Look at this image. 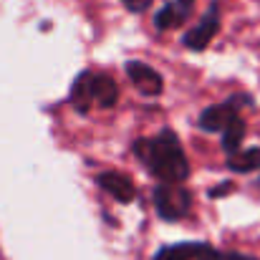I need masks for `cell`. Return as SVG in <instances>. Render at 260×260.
Listing matches in <instances>:
<instances>
[{
  "label": "cell",
  "instance_id": "obj_1",
  "mask_svg": "<svg viewBox=\"0 0 260 260\" xmlns=\"http://www.w3.org/2000/svg\"><path fill=\"white\" fill-rule=\"evenodd\" d=\"M134 154L142 159V165L157 177L162 184H182L189 177V162L179 144V137L172 129H162L157 137L137 139Z\"/></svg>",
  "mask_w": 260,
  "mask_h": 260
},
{
  "label": "cell",
  "instance_id": "obj_2",
  "mask_svg": "<svg viewBox=\"0 0 260 260\" xmlns=\"http://www.w3.org/2000/svg\"><path fill=\"white\" fill-rule=\"evenodd\" d=\"M154 207H157V215L167 222L182 220L189 215L192 194L182 184H159L154 189Z\"/></svg>",
  "mask_w": 260,
  "mask_h": 260
},
{
  "label": "cell",
  "instance_id": "obj_3",
  "mask_svg": "<svg viewBox=\"0 0 260 260\" xmlns=\"http://www.w3.org/2000/svg\"><path fill=\"white\" fill-rule=\"evenodd\" d=\"M217 28H220V8H217V3H212L210 10L202 15V20L182 36V43L189 51H205L210 46V41L217 36Z\"/></svg>",
  "mask_w": 260,
  "mask_h": 260
},
{
  "label": "cell",
  "instance_id": "obj_4",
  "mask_svg": "<svg viewBox=\"0 0 260 260\" xmlns=\"http://www.w3.org/2000/svg\"><path fill=\"white\" fill-rule=\"evenodd\" d=\"M126 76L132 79L134 86L139 88L142 93H147V96H159L162 93V76L152 66L142 63V61H129L126 63Z\"/></svg>",
  "mask_w": 260,
  "mask_h": 260
},
{
  "label": "cell",
  "instance_id": "obj_5",
  "mask_svg": "<svg viewBox=\"0 0 260 260\" xmlns=\"http://www.w3.org/2000/svg\"><path fill=\"white\" fill-rule=\"evenodd\" d=\"M192 3L194 0H165L162 10H157V15H154V28L170 30V28L182 25L192 13Z\"/></svg>",
  "mask_w": 260,
  "mask_h": 260
},
{
  "label": "cell",
  "instance_id": "obj_6",
  "mask_svg": "<svg viewBox=\"0 0 260 260\" xmlns=\"http://www.w3.org/2000/svg\"><path fill=\"white\" fill-rule=\"evenodd\" d=\"M99 187L104 192H109L116 202H132L134 194H137V187L132 184V179L121 172H101L96 177Z\"/></svg>",
  "mask_w": 260,
  "mask_h": 260
},
{
  "label": "cell",
  "instance_id": "obj_7",
  "mask_svg": "<svg viewBox=\"0 0 260 260\" xmlns=\"http://www.w3.org/2000/svg\"><path fill=\"white\" fill-rule=\"evenodd\" d=\"M235 116H240V114H238V109L230 106V104L207 106V109L200 114V129L207 132V134H212V132H220V134H222V129H225Z\"/></svg>",
  "mask_w": 260,
  "mask_h": 260
},
{
  "label": "cell",
  "instance_id": "obj_8",
  "mask_svg": "<svg viewBox=\"0 0 260 260\" xmlns=\"http://www.w3.org/2000/svg\"><path fill=\"white\" fill-rule=\"evenodd\" d=\"M91 81H93V74L91 71H84V74H79L76 76V81H74V86H71V93H69V101L81 111V114H86L88 106L93 104V91H91Z\"/></svg>",
  "mask_w": 260,
  "mask_h": 260
},
{
  "label": "cell",
  "instance_id": "obj_9",
  "mask_svg": "<svg viewBox=\"0 0 260 260\" xmlns=\"http://www.w3.org/2000/svg\"><path fill=\"white\" fill-rule=\"evenodd\" d=\"M91 91H93V101L101 109H111L116 104V99H119V88L111 81V76H106V74H93Z\"/></svg>",
  "mask_w": 260,
  "mask_h": 260
},
{
  "label": "cell",
  "instance_id": "obj_10",
  "mask_svg": "<svg viewBox=\"0 0 260 260\" xmlns=\"http://www.w3.org/2000/svg\"><path fill=\"white\" fill-rule=\"evenodd\" d=\"M202 243H177V245H167L162 248L154 260H200L202 255Z\"/></svg>",
  "mask_w": 260,
  "mask_h": 260
},
{
  "label": "cell",
  "instance_id": "obj_11",
  "mask_svg": "<svg viewBox=\"0 0 260 260\" xmlns=\"http://www.w3.org/2000/svg\"><path fill=\"white\" fill-rule=\"evenodd\" d=\"M243 139H245V121H243V116H235V119L222 129V149L233 157V154L240 152Z\"/></svg>",
  "mask_w": 260,
  "mask_h": 260
},
{
  "label": "cell",
  "instance_id": "obj_12",
  "mask_svg": "<svg viewBox=\"0 0 260 260\" xmlns=\"http://www.w3.org/2000/svg\"><path fill=\"white\" fill-rule=\"evenodd\" d=\"M228 167L233 172H240V174H250L260 170V147H250V149H240L238 154H233L228 159Z\"/></svg>",
  "mask_w": 260,
  "mask_h": 260
},
{
  "label": "cell",
  "instance_id": "obj_13",
  "mask_svg": "<svg viewBox=\"0 0 260 260\" xmlns=\"http://www.w3.org/2000/svg\"><path fill=\"white\" fill-rule=\"evenodd\" d=\"M132 13H142V10H147L149 5H152V0H121Z\"/></svg>",
  "mask_w": 260,
  "mask_h": 260
},
{
  "label": "cell",
  "instance_id": "obj_14",
  "mask_svg": "<svg viewBox=\"0 0 260 260\" xmlns=\"http://www.w3.org/2000/svg\"><path fill=\"white\" fill-rule=\"evenodd\" d=\"M228 192H233V184H230V182H222L220 187L210 189V197H222V194H228Z\"/></svg>",
  "mask_w": 260,
  "mask_h": 260
}]
</instances>
